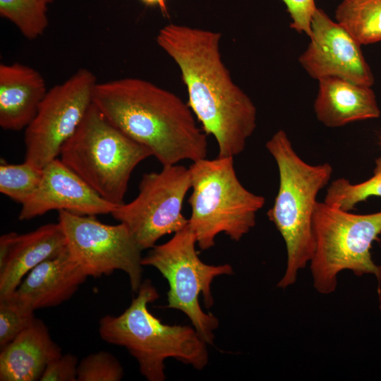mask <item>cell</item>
Here are the masks:
<instances>
[{"label":"cell","instance_id":"19","mask_svg":"<svg viewBox=\"0 0 381 381\" xmlns=\"http://www.w3.org/2000/svg\"><path fill=\"white\" fill-rule=\"evenodd\" d=\"M334 17L360 44L381 42V0H341Z\"/></svg>","mask_w":381,"mask_h":381},{"label":"cell","instance_id":"18","mask_svg":"<svg viewBox=\"0 0 381 381\" xmlns=\"http://www.w3.org/2000/svg\"><path fill=\"white\" fill-rule=\"evenodd\" d=\"M42 321L33 322L1 349V381H36L47 365L61 355Z\"/></svg>","mask_w":381,"mask_h":381},{"label":"cell","instance_id":"8","mask_svg":"<svg viewBox=\"0 0 381 381\" xmlns=\"http://www.w3.org/2000/svg\"><path fill=\"white\" fill-rule=\"evenodd\" d=\"M196 244L195 236L187 224L167 242L150 248L143 257L142 265L155 267L167 279V307L183 312L202 339L212 345L219 320L212 313L202 310L199 296L202 294L205 306L211 308L214 304L211 291L213 280L221 275L231 274L233 268L229 264L203 262L196 251Z\"/></svg>","mask_w":381,"mask_h":381},{"label":"cell","instance_id":"26","mask_svg":"<svg viewBox=\"0 0 381 381\" xmlns=\"http://www.w3.org/2000/svg\"><path fill=\"white\" fill-rule=\"evenodd\" d=\"M78 358L71 353L61 354L46 367L41 381H78Z\"/></svg>","mask_w":381,"mask_h":381},{"label":"cell","instance_id":"24","mask_svg":"<svg viewBox=\"0 0 381 381\" xmlns=\"http://www.w3.org/2000/svg\"><path fill=\"white\" fill-rule=\"evenodd\" d=\"M123 375L119 361L107 351L90 354L78 363V381H119Z\"/></svg>","mask_w":381,"mask_h":381},{"label":"cell","instance_id":"10","mask_svg":"<svg viewBox=\"0 0 381 381\" xmlns=\"http://www.w3.org/2000/svg\"><path fill=\"white\" fill-rule=\"evenodd\" d=\"M97 83L90 70L81 68L48 90L35 116L25 128V162L43 169L56 159L93 103Z\"/></svg>","mask_w":381,"mask_h":381},{"label":"cell","instance_id":"15","mask_svg":"<svg viewBox=\"0 0 381 381\" xmlns=\"http://www.w3.org/2000/svg\"><path fill=\"white\" fill-rule=\"evenodd\" d=\"M87 277L67 249L33 268L10 296L33 310L54 307L71 298Z\"/></svg>","mask_w":381,"mask_h":381},{"label":"cell","instance_id":"14","mask_svg":"<svg viewBox=\"0 0 381 381\" xmlns=\"http://www.w3.org/2000/svg\"><path fill=\"white\" fill-rule=\"evenodd\" d=\"M67 250L61 224H47L30 232H9L0 238V298L10 296L41 262Z\"/></svg>","mask_w":381,"mask_h":381},{"label":"cell","instance_id":"4","mask_svg":"<svg viewBox=\"0 0 381 381\" xmlns=\"http://www.w3.org/2000/svg\"><path fill=\"white\" fill-rule=\"evenodd\" d=\"M136 297L120 315H104L99 322V334L106 342L125 347L133 356L148 381H163L164 361L174 358L197 370L207 365L208 345L194 327L167 325L148 310L159 298L150 280L142 282Z\"/></svg>","mask_w":381,"mask_h":381},{"label":"cell","instance_id":"11","mask_svg":"<svg viewBox=\"0 0 381 381\" xmlns=\"http://www.w3.org/2000/svg\"><path fill=\"white\" fill-rule=\"evenodd\" d=\"M66 236L67 249L87 277L109 275L116 270L128 277L132 291L142 284V250L122 223H102L95 216L59 212V221Z\"/></svg>","mask_w":381,"mask_h":381},{"label":"cell","instance_id":"7","mask_svg":"<svg viewBox=\"0 0 381 381\" xmlns=\"http://www.w3.org/2000/svg\"><path fill=\"white\" fill-rule=\"evenodd\" d=\"M315 250L310 268L315 290L334 292L343 270L356 276L373 274L381 282V266L370 254L381 234V212L357 214L318 201L313 217Z\"/></svg>","mask_w":381,"mask_h":381},{"label":"cell","instance_id":"22","mask_svg":"<svg viewBox=\"0 0 381 381\" xmlns=\"http://www.w3.org/2000/svg\"><path fill=\"white\" fill-rule=\"evenodd\" d=\"M42 174L43 169L25 161L22 164H10L1 158L0 192L22 205L37 190Z\"/></svg>","mask_w":381,"mask_h":381},{"label":"cell","instance_id":"21","mask_svg":"<svg viewBox=\"0 0 381 381\" xmlns=\"http://www.w3.org/2000/svg\"><path fill=\"white\" fill-rule=\"evenodd\" d=\"M370 196L381 197V157L375 159L374 175L365 181L353 184L345 178L333 181L327 189L323 202L344 211H350Z\"/></svg>","mask_w":381,"mask_h":381},{"label":"cell","instance_id":"9","mask_svg":"<svg viewBox=\"0 0 381 381\" xmlns=\"http://www.w3.org/2000/svg\"><path fill=\"white\" fill-rule=\"evenodd\" d=\"M190 188L189 168L163 166L159 171L144 174L138 195L117 206L111 214L128 228L142 250L150 249L164 236L188 224L182 207Z\"/></svg>","mask_w":381,"mask_h":381},{"label":"cell","instance_id":"5","mask_svg":"<svg viewBox=\"0 0 381 381\" xmlns=\"http://www.w3.org/2000/svg\"><path fill=\"white\" fill-rule=\"evenodd\" d=\"M191 209L188 226L198 247L212 248L215 238L224 233L231 240L240 241L256 224V214L265 198L246 189L237 177L234 157H207L189 167Z\"/></svg>","mask_w":381,"mask_h":381},{"label":"cell","instance_id":"12","mask_svg":"<svg viewBox=\"0 0 381 381\" xmlns=\"http://www.w3.org/2000/svg\"><path fill=\"white\" fill-rule=\"evenodd\" d=\"M298 61L318 80L329 77L372 87L374 76L361 50V44L322 8H316L311 35Z\"/></svg>","mask_w":381,"mask_h":381},{"label":"cell","instance_id":"28","mask_svg":"<svg viewBox=\"0 0 381 381\" xmlns=\"http://www.w3.org/2000/svg\"><path fill=\"white\" fill-rule=\"evenodd\" d=\"M48 4L52 3L55 0H44Z\"/></svg>","mask_w":381,"mask_h":381},{"label":"cell","instance_id":"17","mask_svg":"<svg viewBox=\"0 0 381 381\" xmlns=\"http://www.w3.org/2000/svg\"><path fill=\"white\" fill-rule=\"evenodd\" d=\"M318 83L313 107L318 120L325 126L339 128L380 116L371 87L335 77L325 78Z\"/></svg>","mask_w":381,"mask_h":381},{"label":"cell","instance_id":"6","mask_svg":"<svg viewBox=\"0 0 381 381\" xmlns=\"http://www.w3.org/2000/svg\"><path fill=\"white\" fill-rule=\"evenodd\" d=\"M59 155L102 198L119 206L125 202L132 172L152 154L114 126L92 103Z\"/></svg>","mask_w":381,"mask_h":381},{"label":"cell","instance_id":"27","mask_svg":"<svg viewBox=\"0 0 381 381\" xmlns=\"http://www.w3.org/2000/svg\"><path fill=\"white\" fill-rule=\"evenodd\" d=\"M143 4L150 7H157L159 8L162 15L169 17V10L167 6L168 0H140Z\"/></svg>","mask_w":381,"mask_h":381},{"label":"cell","instance_id":"25","mask_svg":"<svg viewBox=\"0 0 381 381\" xmlns=\"http://www.w3.org/2000/svg\"><path fill=\"white\" fill-rule=\"evenodd\" d=\"M291 18L290 27L308 37L311 35V22L317 8L315 0H281Z\"/></svg>","mask_w":381,"mask_h":381},{"label":"cell","instance_id":"3","mask_svg":"<svg viewBox=\"0 0 381 381\" xmlns=\"http://www.w3.org/2000/svg\"><path fill=\"white\" fill-rule=\"evenodd\" d=\"M265 147L279 171L278 193L267 215L285 242L286 267L277 286L286 289L296 282L298 271L313 258V217L316 198L319 191L327 185L333 168L327 162L311 165L303 161L283 130L277 131L267 141Z\"/></svg>","mask_w":381,"mask_h":381},{"label":"cell","instance_id":"2","mask_svg":"<svg viewBox=\"0 0 381 381\" xmlns=\"http://www.w3.org/2000/svg\"><path fill=\"white\" fill-rule=\"evenodd\" d=\"M93 104L162 167L207 157V135L188 104L152 82L131 77L98 82Z\"/></svg>","mask_w":381,"mask_h":381},{"label":"cell","instance_id":"23","mask_svg":"<svg viewBox=\"0 0 381 381\" xmlns=\"http://www.w3.org/2000/svg\"><path fill=\"white\" fill-rule=\"evenodd\" d=\"M32 309L11 296L0 298V346L13 341L35 320Z\"/></svg>","mask_w":381,"mask_h":381},{"label":"cell","instance_id":"13","mask_svg":"<svg viewBox=\"0 0 381 381\" xmlns=\"http://www.w3.org/2000/svg\"><path fill=\"white\" fill-rule=\"evenodd\" d=\"M117 206L102 198L61 159L43 168L39 186L22 204L18 219L29 220L51 210L79 215L111 214Z\"/></svg>","mask_w":381,"mask_h":381},{"label":"cell","instance_id":"16","mask_svg":"<svg viewBox=\"0 0 381 381\" xmlns=\"http://www.w3.org/2000/svg\"><path fill=\"white\" fill-rule=\"evenodd\" d=\"M49 89L34 68L14 62L0 64V126L4 130L25 128L35 116Z\"/></svg>","mask_w":381,"mask_h":381},{"label":"cell","instance_id":"1","mask_svg":"<svg viewBox=\"0 0 381 381\" xmlns=\"http://www.w3.org/2000/svg\"><path fill=\"white\" fill-rule=\"evenodd\" d=\"M221 38L219 32L170 23L158 31L156 42L179 68L187 104L203 131L214 138L217 157H234L256 128L257 110L224 64Z\"/></svg>","mask_w":381,"mask_h":381},{"label":"cell","instance_id":"20","mask_svg":"<svg viewBox=\"0 0 381 381\" xmlns=\"http://www.w3.org/2000/svg\"><path fill=\"white\" fill-rule=\"evenodd\" d=\"M44 0H0V15L29 40L42 36L49 25Z\"/></svg>","mask_w":381,"mask_h":381}]
</instances>
